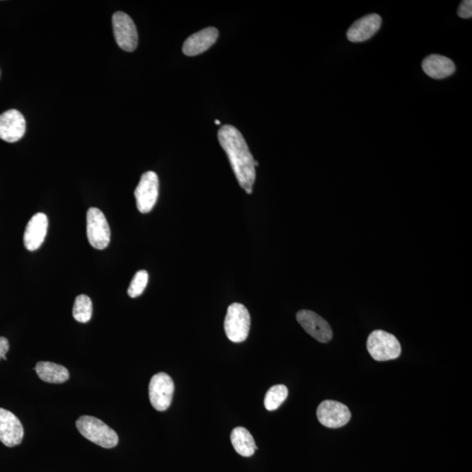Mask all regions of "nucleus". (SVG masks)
Here are the masks:
<instances>
[{"label":"nucleus","instance_id":"nucleus-1","mask_svg":"<svg viewBox=\"0 0 472 472\" xmlns=\"http://www.w3.org/2000/svg\"><path fill=\"white\" fill-rule=\"evenodd\" d=\"M218 139L228 155L238 183L248 195H251L255 180V159L243 136L234 126L226 125L219 129Z\"/></svg>","mask_w":472,"mask_h":472},{"label":"nucleus","instance_id":"nucleus-2","mask_svg":"<svg viewBox=\"0 0 472 472\" xmlns=\"http://www.w3.org/2000/svg\"><path fill=\"white\" fill-rule=\"evenodd\" d=\"M76 427L85 438L103 448H114L118 444L116 431L93 416H81L76 421Z\"/></svg>","mask_w":472,"mask_h":472},{"label":"nucleus","instance_id":"nucleus-3","mask_svg":"<svg viewBox=\"0 0 472 472\" xmlns=\"http://www.w3.org/2000/svg\"><path fill=\"white\" fill-rule=\"evenodd\" d=\"M251 325V314L243 304L234 303L228 308L224 322L226 337L230 341L241 343L247 340Z\"/></svg>","mask_w":472,"mask_h":472},{"label":"nucleus","instance_id":"nucleus-4","mask_svg":"<svg viewBox=\"0 0 472 472\" xmlns=\"http://www.w3.org/2000/svg\"><path fill=\"white\" fill-rule=\"evenodd\" d=\"M367 351L377 362H388V360L399 358L401 347L398 340L393 334L382 330H374L367 339Z\"/></svg>","mask_w":472,"mask_h":472},{"label":"nucleus","instance_id":"nucleus-5","mask_svg":"<svg viewBox=\"0 0 472 472\" xmlns=\"http://www.w3.org/2000/svg\"><path fill=\"white\" fill-rule=\"evenodd\" d=\"M87 236L89 243L96 250L102 251L109 246L110 229L103 212L91 207L87 212Z\"/></svg>","mask_w":472,"mask_h":472},{"label":"nucleus","instance_id":"nucleus-6","mask_svg":"<svg viewBox=\"0 0 472 472\" xmlns=\"http://www.w3.org/2000/svg\"><path fill=\"white\" fill-rule=\"evenodd\" d=\"M173 393V381L168 374L159 373L151 378L149 385V397L156 410L162 412L168 410Z\"/></svg>","mask_w":472,"mask_h":472},{"label":"nucleus","instance_id":"nucleus-7","mask_svg":"<svg viewBox=\"0 0 472 472\" xmlns=\"http://www.w3.org/2000/svg\"><path fill=\"white\" fill-rule=\"evenodd\" d=\"M159 182L157 173L149 171L141 176L136 188L135 195L137 209L147 214L154 209L159 197Z\"/></svg>","mask_w":472,"mask_h":472},{"label":"nucleus","instance_id":"nucleus-8","mask_svg":"<svg viewBox=\"0 0 472 472\" xmlns=\"http://www.w3.org/2000/svg\"><path fill=\"white\" fill-rule=\"evenodd\" d=\"M113 27L118 47L126 52L135 50L139 43V35L132 18L122 12L115 13Z\"/></svg>","mask_w":472,"mask_h":472},{"label":"nucleus","instance_id":"nucleus-9","mask_svg":"<svg viewBox=\"0 0 472 472\" xmlns=\"http://www.w3.org/2000/svg\"><path fill=\"white\" fill-rule=\"evenodd\" d=\"M317 416L323 426L338 429L347 425L352 415L345 404L336 401L326 400L319 404Z\"/></svg>","mask_w":472,"mask_h":472},{"label":"nucleus","instance_id":"nucleus-10","mask_svg":"<svg viewBox=\"0 0 472 472\" xmlns=\"http://www.w3.org/2000/svg\"><path fill=\"white\" fill-rule=\"evenodd\" d=\"M297 321L304 330L316 340L328 343L333 339V333L328 322L314 311L302 310L297 313Z\"/></svg>","mask_w":472,"mask_h":472},{"label":"nucleus","instance_id":"nucleus-11","mask_svg":"<svg viewBox=\"0 0 472 472\" xmlns=\"http://www.w3.org/2000/svg\"><path fill=\"white\" fill-rule=\"evenodd\" d=\"M25 133V120L17 110H9L0 115V139L6 142L15 143Z\"/></svg>","mask_w":472,"mask_h":472},{"label":"nucleus","instance_id":"nucleus-12","mask_svg":"<svg viewBox=\"0 0 472 472\" xmlns=\"http://www.w3.org/2000/svg\"><path fill=\"white\" fill-rule=\"evenodd\" d=\"M24 437V429L17 416L0 408V441L7 447H14L21 444Z\"/></svg>","mask_w":472,"mask_h":472},{"label":"nucleus","instance_id":"nucleus-13","mask_svg":"<svg viewBox=\"0 0 472 472\" xmlns=\"http://www.w3.org/2000/svg\"><path fill=\"white\" fill-rule=\"evenodd\" d=\"M382 23L381 17L376 13L367 15L355 22L348 29L347 35L349 42H363L376 35Z\"/></svg>","mask_w":472,"mask_h":472},{"label":"nucleus","instance_id":"nucleus-14","mask_svg":"<svg viewBox=\"0 0 472 472\" xmlns=\"http://www.w3.org/2000/svg\"><path fill=\"white\" fill-rule=\"evenodd\" d=\"M48 219L43 213H37L30 219L24 233V245L29 251L39 250L46 238Z\"/></svg>","mask_w":472,"mask_h":472},{"label":"nucleus","instance_id":"nucleus-15","mask_svg":"<svg viewBox=\"0 0 472 472\" xmlns=\"http://www.w3.org/2000/svg\"><path fill=\"white\" fill-rule=\"evenodd\" d=\"M219 32L215 28H207L188 37L183 45V53L188 57H196L204 53L217 42Z\"/></svg>","mask_w":472,"mask_h":472},{"label":"nucleus","instance_id":"nucleus-16","mask_svg":"<svg viewBox=\"0 0 472 472\" xmlns=\"http://www.w3.org/2000/svg\"><path fill=\"white\" fill-rule=\"evenodd\" d=\"M423 71L433 79L442 80L452 76L456 66L451 59L440 54H431L422 62Z\"/></svg>","mask_w":472,"mask_h":472},{"label":"nucleus","instance_id":"nucleus-17","mask_svg":"<svg viewBox=\"0 0 472 472\" xmlns=\"http://www.w3.org/2000/svg\"><path fill=\"white\" fill-rule=\"evenodd\" d=\"M35 370L40 380L48 384H61L69 379L68 369L58 364L40 362L37 363Z\"/></svg>","mask_w":472,"mask_h":472},{"label":"nucleus","instance_id":"nucleus-18","mask_svg":"<svg viewBox=\"0 0 472 472\" xmlns=\"http://www.w3.org/2000/svg\"><path fill=\"white\" fill-rule=\"evenodd\" d=\"M231 443L238 454L248 458L254 455L256 444L250 431L243 427H237L231 433Z\"/></svg>","mask_w":472,"mask_h":472},{"label":"nucleus","instance_id":"nucleus-19","mask_svg":"<svg viewBox=\"0 0 472 472\" xmlns=\"http://www.w3.org/2000/svg\"><path fill=\"white\" fill-rule=\"evenodd\" d=\"M93 306L91 297L86 295L76 297L73 307V317L80 323H87L92 317Z\"/></svg>","mask_w":472,"mask_h":472},{"label":"nucleus","instance_id":"nucleus-20","mask_svg":"<svg viewBox=\"0 0 472 472\" xmlns=\"http://www.w3.org/2000/svg\"><path fill=\"white\" fill-rule=\"evenodd\" d=\"M288 388L284 385H276L269 389L265 399V406L267 410L274 411L281 406L287 399Z\"/></svg>","mask_w":472,"mask_h":472},{"label":"nucleus","instance_id":"nucleus-21","mask_svg":"<svg viewBox=\"0 0 472 472\" xmlns=\"http://www.w3.org/2000/svg\"><path fill=\"white\" fill-rule=\"evenodd\" d=\"M149 275L146 270H139L134 276L129 286L128 295L132 299L142 295L148 284Z\"/></svg>","mask_w":472,"mask_h":472},{"label":"nucleus","instance_id":"nucleus-22","mask_svg":"<svg viewBox=\"0 0 472 472\" xmlns=\"http://www.w3.org/2000/svg\"><path fill=\"white\" fill-rule=\"evenodd\" d=\"M458 14L462 18H471L472 17V1L471 0H464L461 2L458 10Z\"/></svg>","mask_w":472,"mask_h":472},{"label":"nucleus","instance_id":"nucleus-23","mask_svg":"<svg viewBox=\"0 0 472 472\" xmlns=\"http://www.w3.org/2000/svg\"><path fill=\"white\" fill-rule=\"evenodd\" d=\"M9 342L6 338L0 337V359L6 356L7 352L9 351Z\"/></svg>","mask_w":472,"mask_h":472},{"label":"nucleus","instance_id":"nucleus-24","mask_svg":"<svg viewBox=\"0 0 472 472\" xmlns=\"http://www.w3.org/2000/svg\"><path fill=\"white\" fill-rule=\"evenodd\" d=\"M214 122H215V125H221V122L219 120H217Z\"/></svg>","mask_w":472,"mask_h":472}]
</instances>
